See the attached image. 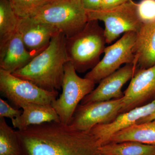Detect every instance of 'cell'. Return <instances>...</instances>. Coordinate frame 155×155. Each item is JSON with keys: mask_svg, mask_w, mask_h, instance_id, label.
Masks as SVG:
<instances>
[{"mask_svg": "<svg viewBox=\"0 0 155 155\" xmlns=\"http://www.w3.org/2000/svg\"><path fill=\"white\" fill-rule=\"evenodd\" d=\"M28 155H98L101 146L90 132L61 121L45 122L16 130Z\"/></svg>", "mask_w": 155, "mask_h": 155, "instance_id": "6da1fadb", "label": "cell"}, {"mask_svg": "<svg viewBox=\"0 0 155 155\" xmlns=\"http://www.w3.org/2000/svg\"><path fill=\"white\" fill-rule=\"evenodd\" d=\"M66 36L62 32L51 40L49 45L27 65L12 73L48 91L62 88L64 67L68 62Z\"/></svg>", "mask_w": 155, "mask_h": 155, "instance_id": "7a4b0ae2", "label": "cell"}, {"mask_svg": "<svg viewBox=\"0 0 155 155\" xmlns=\"http://www.w3.org/2000/svg\"><path fill=\"white\" fill-rule=\"evenodd\" d=\"M106 44L104 29L101 27L98 20H90L78 33L66 37L68 61L73 65L76 72H86L100 62Z\"/></svg>", "mask_w": 155, "mask_h": 155, "instance_id": "3957f363", "label": "cell"}, {"mask_svg": "<svg viewBox=\"0 0 155 155\" xmlns=\"http://www.w3.org/2000/svg\"><path fill=\"white\" fill-rule=\"evenodd\" d=\"M31 18L52 25L67 38L78 33L88 21L81 0H52Z\"/></svg>", "mask_w": 155, "mask_h": 155, "instance_id": "277c9868", "label": "cell"}, {"mask_svg": "<svg viewBox=\"0 0 155 155\" xmlns=\"http://www.w3.org/2000/svg\"><path fill=\"white\" fill-rule=\"evenodd\" d=\"M74 66L68 61L64 67L62 94L52 103L61 122L69 125L79 103L94 90L95 83L77 75Z\"/></svg>", "mask_w": 155, "mask_h": 155, "instance_id": "5b68a950", "label": "cell"}, {"mask_svg": "<svg viewBox=\"0 0 155 155\" xmlns=\"http://www.w3.org/2000/svg\"><path fill=\"white\" fill-rule=\"evenodd\" d=\"M86 11L88 21L104 22L106 42L108 44L122 34L129 31L137 33L142 24L137 12V3L133 0L112 8Z\"/></svg>", "mask_w": 155, "mask_h": 155, "instance_id": "8992f818", "label": "cell"}, {"mask_svg": "<svg viewBox=\"0 0 155 155\" xmlns=\"http://www.w3.org/2000/svg\"><path fill=\"white\" fill-rule=\"evenodd\" d=\"M0 91L16 108L28 104H51L58 97V91H48L28 81L0 69Z\"/></svg>", "mask_w": 155, "mask_h": 155, "instance_id": "52a82bcc", "label": "cell"}, {"mask_svg": "<svg viewBox=\"0 0 155 155\" xmlns=\"http://www.w3.org/2000/svg\"><path fill=\"white\" fill-rule=\"evenodd\" d=\"M136 35L134 31L126 32L114 44L106 47L102 59L84 78L97 83L117 71L122 64H134L132 49Z\"/></svg>", "mask_w": 155, "mask_h": 155, "instance_id": "ba28073f", "label": "cell"}, {"mask_svg": "<svg viewBox=\"0 0 155 155\" xmlns=\"http://www.w3.org/2000/svg\"><path fill=\"white\" fill-rule=\"evenodd\" d=\"M123 107V97L104 101L79 104L69 125L76 130L89 132L93 127L100 124L113 122Z\"/></svg>", "mask_w": 155, "mask_h": 155, "instance_id": "9c48e42d", "label": "cell"}, {"mask_svg": "<svg viewBox=\"0 0 155 155\" xmlns=\"http://www.w3.org/2000/svg\"><path fill=\"white\" fill-rule=\"evenodd\" d=\"M120 114L148 104L155 99V65L138 69L124 92Z\"/></svg>", "mask_w": 155, "mask_h": 155, "instance_id": "30bf717a", "label": "cell"}, {"mask_svg": "<svg viewBox=\"0 0 155 155\" xmlns=\"http://www.w3.org/2000/svg\"><path fill=\"white\" fill-rule=\"evenodd\" d=\"M137 70V67L134 64H126L119 68L101 81L98 86L84 97L81 104L122 98L124 95L122 87L128 81L131 80Z\"/></svg>", "mask_w": 155, "mask_h": 155, "instance_id": "8fae6325", "label": "cell"}, {"mask_svg": "<svg viewBox=\"0 0 155 155\" xmlns=\"http://www.w3.org/2000/svg\"><path fill=\"white\" fill-rule=\"evenodd\" d=\"M155 113V99L152 101L130 111L119 114L113 122L95 126L90 130L101 146L106 144L114 134Z\"/></svg>", "mask_w": 155, "mask_h": 155, "instance_id": "7c38bea8", "label": "cell"}, {"mask_svg": "<svg viewBox=\"0 0 155 155\" xmlns=\"http://www.w3.org/2000/svg\"><path fill=\"white\" fill-rule=\"evenodd\" d=\"M17 31L28 51L38 53L45 49L53 37L61 32L52 25L31 18L19 19Z\"/></svg>", "mask_w": 155, "mask_h": 155, "instance_id": "4fadbf2b", "label": "cell"}, {"mask_svg": "<svg viewBox=\"0 0 155 155\" xmlns=\"http://www.w3.org/2000/svg\"><path fill=\"white\" fill-rule=\"evenodd\" d=\"M40 53L28 51L17 31L0 42V69L14 73L25 67Z\"/></svg>", "mask_w": 155, "mask_h": 155, "instance_id": "5bb4252c", "label": "cell"}, {"mask_svg": "<svg viewBox=\"0 0 155 155\" xmlns=\"http://www.w3.org/2000/svg\"><path fill=\"white\" fill-rule=\"evenodd\" d=\"M134 64L137 69H145L155 65V21L142 23L137 32L133 49Z\"/></svg>", "mask_w": 155, "mask_h": 155, "instance_id": "9a60e30c", "label": "cell"}, {"mask_svg": "<svg viewBox=\"0 0 155 155\" xmlns=\"http://www.w3.org/2000/svg\"><path fill=\"white\" fill-rule=\"evenodd\" d=\"M22 109L21 115L11 120L14 128L22 130L31 125L45 122L60 121V118L51 104H28Z\"/></svg>", "mask_w": 155, "mask_h": 155, "instance_id": "2e32d148", "label": "cell"}, {"mask_svg": "<svg viewBox=\"0 0 155 155\" xmlns=\"http://www.w3.org/2000/svg\"><path fill=\"white\" fill-rule=\"evenodd\" d=\"M125 141L155 146V119L125 127L113 134L107 143Z\"/></svg>", "mask_w": 155, "mask_h": 155, "instance_id": "e0dca14e", "label": "cell"}, {"mask_svg": "<svg viewBox=\"0 0 155 155\" xmlns=\"http://www.w3.org/2000/svg\"><path fill=\"white\" fill-rule=\"evenodd\" d=\"M101 155H155V146L134 141L109 142L101 146Z\"/></svg>", "mask_w": 155, "mask_h": 155, "instance_id": "ac0fdd59", "label": "cell"}, {"mask_svg": "<svg viewBox=\"0 0 155 155\" xmlns=\"http://www.w3.org/2000/svg\"><path fill=\"white\" fill-rule=\"evenodd\" d=\"M22 149L17 131L0 118V155H22Z\"/></svg>", "mask_w": 155, "mask_h": 155, "instance_id": "d6986e66", "label": "cell"}, {"mask_svg": "<svg viewBox=\"0 0 155 155\" xmlns=\"http://www.w3.org/2000/svg\"><path fill=\"white\" fill-rule=\"evenodd\" d=\"M19 19L8 0H0V42L17 32Z\"/></svg>", "mask_w": 155, "mask_h": 155, "instance_id": "ffe728a7", "label": "cell"}, {"mask_svg": "<svg viewBox=\"0 0 155 155\" xmlns=\"http://www.w3.org/2000/svg\"><path fill=\"white\" fill-rule=\"evenodd\" d=\"M19 19L31 18L35 14L52 0H8Z\"/></svg>", "mask_w": 155, "mask_h": 155, "instance_id": "44dd1931", "label": "cell"}, {"mask_svg": "<svg viewBox=\"0 0 155 155\" xmlns=\"http://www.w3.org/2000/svg\"><path fill=\"white\" fill-rule=\"evenodd\" d=\"M139 17L142 23L155 21V0H141L137 3Z\"/></svg>", "mask_w": 155, "mask_h": 155, "instance_id": "7402d4cb", "label": "cell"}, {"mask_svg": "<svg viewBox=\"0 0 155 155\" xmlns=\"http://www.w3.org/2000/svg\"><path fill=\"white\" fill-rule=\"evenodd\" d=\"M22 111L11 107L6 101L0 99V118H7L12 119L19 117Z\"/></svg>", "mask_w": 155, "mask_h": 155, "instance_id": "603a6c76", "label": "cell"}, {"mask_svg": "<svg viewBox=\"0 0 155 155\" xmlns=\"http://www.w3.org/2000/svg\"><path fill=\"white\" fill-rule=\"evenodd\" d=\"M102 0H81L86 11H96L101 9Z\"/></svg>", "mask_w": 155, "mask_h": 155, "instance_id": "cb8c5ba5", "label": "cell"}, {"mask_svg": "<svg viewBox=\"0 0 155 155\" xmlns=\"http://www.w3.org/2000/svg\"><path fill=\"white\" fill-rule=\"evenodd\" d=\"M129 1L130 0H102L100 9L112 8L121 5Z\"/></svg>", "mask_w": 155, "mask_h": 155, "instance_id": "d4e9b609", "label": "cell"}, {"mask_svg": "<svg viewBox=\"0 0 155 155\" xmlns=\"http://www.w3.org/2000/svg\"><path fill=\"white\" fill-rule=\"evenodd\" d=\"M155 119V113L152 114L148 117L147 118H144V119H142V120L140 121L137 124H139V123H143V122H149V121H152V120H154Z\"/></svg>", "mask_w": 155, "mask_h": 155, "instance_id": "484cf974", "label": "cell"}, {"mask_svg": "<svg viewBox=\"0 0 155 155\" xmlns=\"http://www.w3.org/2000/svg\"><path fill=\"white\" fill-rule=\"evenodd\" d=\"M98 155H101V154H99Z\"/></svg>", "mask_w": 155, "mask_h": 155, "instance_id": "4316f807", "label": "cell"}]
</instances>
